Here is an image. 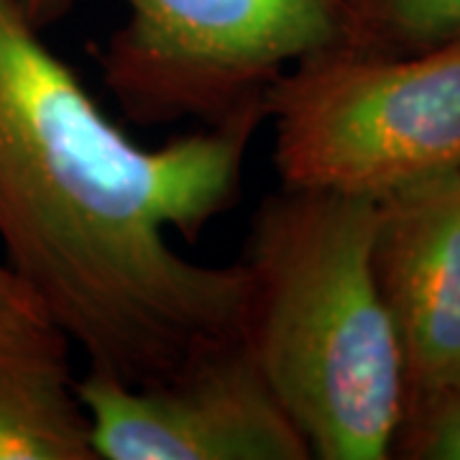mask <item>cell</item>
<instances>
[{
  "label": "cell",
  "instance_id": "obj_2",
  "mask_svg": "<svg viewBox=\"0 0 460 460\" xmlns=\"http://www.w3.org/2000/svg\"><path fill=\"white\" fill-rule=\"evenodd\" d=\"M376 199L281 187L253 215L243 345L313 460L392 458L407 386L374 269Z\"/></svg>",
  "mask_w": 460,
  "mask_h": 460
},
{
  "label": "cell",
  "instance_id": "obj_7",
  "mask_svg": "<svg viewBox=\"0 0 460 460\" xmlns=\"http://www.w3.org/2000/svg\"><path fill=\"white\" fill-rule=\"evenodd\" d=\"M0 460H98L69 350L0 353Z\"/></svg>",
  "mask_w": 460,
  "mask_h": 460
},
{
  "label": "cell",
  "instance_id": "obj_6",
  "mask_svg": "<svg viewBox=\"0 0 460 460\" xmlns=\"http://www.w3.org/2000/svg\"><path fill=\"white\" fill-rule=\"evenodd\" d=\"M374 269L404 363V411L460 389V172L376 199Z\"/></svg>",
  "mask_w": 460,
  "mask_h": 460
},
{
  "label": "cell",
  "instance_id": "obj_3",
  "mask_svg": "<svg viewBox=\"0 0 460 460\" xmlns=\"http://www.w3.org/2000/svg\"><path fill=\"white\" fill-rule=\"evenodd\" d=\"M281 187L381 199L460 172V33L411 54L335 44L266 95Z\"/></svg>",
  "mask_w": 460,
  "mask_h": 460
},
{
  "label": "cell",
  "instance_id": "obj_4",
  "mask_svg": "<svg viewBox=\"0 0 460 460\" xmlns=\"http://www.w3.org/2000/svg\"><path fill=\"white\" fill-rule=\"evenodd\" d=\"M100 77L141 126H223L266 111L281 75L343 44V0H118Z\"/></svg>",
  "mask_w": 460,
  "mask_h": 460
},
{
  "label": "cell",
  "instance_id": "obj_5",
  "mask_svg": "<svg viewBox=\"0 0 460 460\" xmlns=\"http://www.w3.org/2000/svg\"><path fill=\"white\" fill-rule=\"evenodd\" d=\"M75 389L98 460H313L243 343L156 384L87 371Z\"/></svg>",
  "mask_w": 460,
  "mask_h": 460
},
{
  "label": "cell",
  "instance_id": "obj_10",
  "mask_svg": "<svg viewBox=\"0 0 460 460\" xmlns=\"http://www.w3.org/2000/svg\"><path fill=\"white\" fill-rule=\"evenodd\" d=\"M392 458L460 460V389L404 411Z\"/></svg>",
  "mask_w": 460,
  "mask_h": 460
},
{
  "label": "cell",
  "instance_id": "obj_9",
  "mask_svg": "<svg viewBox=\"0 0 460 460\" xmlns=\"http://www.w3.org/2000/svg\"><path fill=\"white\" fill-rule=\"evenodd\" d=\"M18 350H69V341L16 271L0 263V353Z\"/></svg>",
  "mask_w": 460,
  "mask_h": 460
},
{
  "label": "cell",
  "instance_id": "obj_1",
  "mask_svg": "<svg viewBox=\"0 0 460 460\" xmlns=\"http://www.w3.org/2000/svg\"><path fill=\"white\" fill-rule=\"evenodd\" d=\"M23 0H0V243L87 371L131 386L177 376L243 343V263L187 259L241 198L248 148L266 123L144 146L44 41Z\"/></svg>",
  "mask_w": 460,
  "mask_h": 460
},
{
  "label": "cell",
  "instance_id": "obj_8",
  "mask_svg": "<svg viewBox=\"0 0 460 460\" xmlns=\"http://www.w3.org/2000/svg\"><path fill=\"white\" fill-rule=\"evenodd\" d=\"M460 33V0H343V44L411 54Z\"/></svg>",
  "mask_w": 460,
  "mask_h": 460
},
{
  "label": "cell",
  "instance_id": "obj_11",
  "mask_svg": "<svg viewBox=\"0 0 460 460\" xmlns=\"http://www.w3.org/2000/svg\"><path fill=\"white\" fill-rule=\"evenodd\" d=\"M26 11L39 29H49L54 23H59L62 18L69 16L75 0H23Z\"/></svg>",
  "mask_w": 460,
  "mask_h": 460
}]
</instances>
